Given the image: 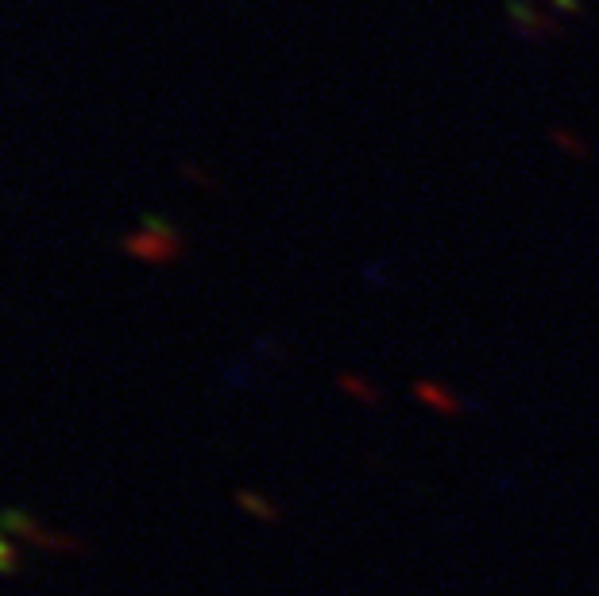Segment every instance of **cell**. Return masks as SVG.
Segmentation results:
<instances>
[{
  "mask_svg": "<svg viewBox=\"0 0 599 596\" xmlns=\"http://www.w3.org/2000/svg\"><path fill=\"white\" fill-rule=\"evenodd\" d=\"M415 395L425 403V407H433L437 415H449V419L464 410V403H460L457 395L445 392V388H437V383H430V380H418V383H415Z\"/></svg>",
  "mask_w": 599,
  "mask_h": 596,
  "instance_id": "obj_1",
  "label": "cell"
},
{
  "mask_svg": "<svg viewBox=\"0 0 599 596\" xmlns=\"http://www.w3.org/2000/svg\"><path fill=\"white\" fill-rule=\"evenodd\" d=\"M341 383H344V388H348V392L364 395V403H368V407H375V403H380V392H375L371 383H360V380H353V376H344Z\"/></svg>",
  "mask_w": 599,
  "mask_h": 596,
  "instance_id": "obj_2",
  "label": "cell"
},
{
  "mask_svg": "<svg viewBox=\"0 0 599 596\" xmlns=\"http://www.w3.org/2000/svg\"><path fill=\"white\" fill-rule=\"evenodd\" d=\"M553 140H557V143H564V148H569V155H588V148H584V143L569 140V136H564V132H553Z\"/></svg>",
  "mask_w": 599,
  "mask_h": 596,
  "instance_id": "obj_3",
  "label": "cell"
}]
</instances>
